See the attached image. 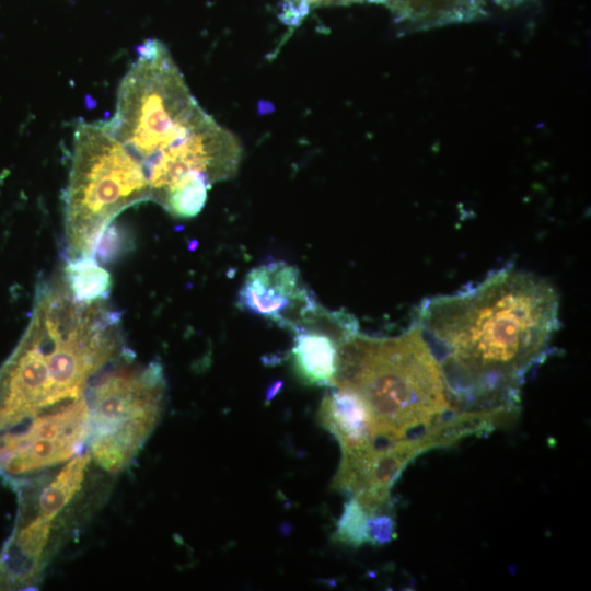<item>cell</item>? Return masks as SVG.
I'll list each match as a JSON object with an SVG mask.
<instances>
[{
    "label": "cell",
    "instance_id": "cell-9",
    "mask_svg": "<svg viewBox=\"0 0 591 591\" xmlns=\"http://www.w3.org/2000/svg\"><path fill=\"white\" fill-rule=\"evenodd\" d=\"M313 293L300 271L286 262H270L253 268L239 290L236 305L245 312L296 332L316 309Z\"/></svg>",
    "mask_w": 591,
    "mask_h": 591
},
{
    "label": "cell",
    "instance_id": "cell-1",
    "mask_svg": "<svg viewBox=\"0 0 591 591\" xmlns=\"http://www.w3.org/2000/svg\"><path fill=\"white\" fill-rule=\"evenodd\" d=\"M558 310L548 281L511 267L424 300L414 322L441 366L454 412L519 408L526 375L559 327Z\"/></svg>",
    "mask_w": 591,
    "mask_h": 591
},
{
    "label": "cell",
    "instance_id": "cell-12",
    "mask_svg": "<svg viewBox=\"0 0 591 591\" xmlns=\"http://www.w3.org/2000/svg\"><path fill=\"white\" fill-rule=\"evenodd\" d=\"M294 334L290 360L296 375L306 385L332 386L339 347L347 340L328 331L311 327Z\"/></svg>",
    "mask_w": 591,
    "mask_h": 591
},
{
    "label": "cell",
    "instance_id": "cell-17",
    "mask_svg": "<svg viewBox=\"0 0 591 591\" xmlns=\"http://www.w3.org/2000/svg\"><path fill=\"white\" fill-rule=\"evenodd\" d=\"M287 8V20L300 21L310 9L327 5H347L352 3H380L391 11L399 0H283Z\"/></svg>",
    "mask_w": 591,
    "mask_h": 591
},
{
    "label": "cell",
    "instance_id": "cell-13",
    "mask_svg": "<svg viewBox=\"0 0 591 591\" xmlns=\"http://www.w3.org/2000/svg\"><path fill=\"white\" fill-rule=\"evenodd\" d=\"M487 2L488 0H399L392 12L402 21H407L418 28H427L480 18L487 12Z\"/></svg>",
    "mask_w": 591,
    "mask_h": 591
},
{
    "label": "cell",
    "instance_id": "cell-2",
    "mask_svg": "<svg viewBox=\"0 0 591 591\" xmlns=\"http://www.w3.org/2000/svg\"><path fill=\"white\" fill-rule=\"evenodd\" d=\"M332 386L360 395L374 439L407 437L454 412L441 366L415 322L395 336L358 332L344 343Z\"/></svg>",
    "mask_w": 591,
    "mask_h": 591
},
{
    "label": "cell",
    "instance_id": "cell-18",
    "mask_svg": "<svg viewBox=\"0 0 591 591\" xmlns=\"http://www.w3.org/2000/svg\"><path fill=\"white\" fill-rule=\"evenodd\" d=\"M127 244V234L114 225H108L95 247L94 258L99 259V263H108L124 252Z\"/></svg>",
    "mask_w": 591,
    "mask_h": 591
},
{
    "label": "cell",
    "instance_id": "cell-14",
    "mask_svg": "<svg viewBox=\"0 0 591 591\" xmlns=\"http://www.w3.org/2000/svg\"><path fill=\"white\" fill-rule=\"evenodd\" d=\"M92 460L89 452L77 454L61 468L57 476L42 490L38 514L55 519L81 489L85 470Z\"/></svg>",
    "mask_w": 591,
    "mask_h": 591
},
{
    "label": "cell",
    "instance_id": "cell-15",
    "mask_svg": "<svg viewBox=\"0 0 591 591\" xmlns=\"http://www.w3.org/2000/svg\"><path fill=\"white\" fill-rule=\"evenodd\" d=\"M62 277L72 296L82 302L107 300L111 276L94 257L68 260Z\"/></svg>",
    "mask_w": 591,
    "mask_h": 591
},
{
    "label": "cell",
    "instance_id": "cell-20",
    "mask_svg": "<svg viewBox=\"0 0 591 591\" xmlns=\"http://www.w3.org/2000/svg\"><path fill=\"white\" fill-rule=\"evenodd\" d=\"M493 1H494V3H496L498 5L509 8L511 5H517L518 3H522L525 0H493Z\"/></svg>",
    "mask_w": 591,
    "mask_h": 591
},
{
    "label": "cell",
    "instance_id": "cell-5",
    "mask_svg": "<svg viewBox=\"0 0 591 591\" xmlns=\"http://www.w3.org/2000/svg\"><path fill=\"white\" fill-rule=\"evenodd\" d=\"M166 392L161 363L134 362L126 349L90 382L89 453L106 472L124 471L158 425Z\"/></svg>",
    "mask_w": 591,
    "mask_h": 591
},
{
    "label": "cell",
    "instance_id": "cell-8",
    "mask_svg": "<svg viewBox=\"0 0 591 591\" xmlns=\"http://www.w3.org/2000/svg\"><path fill=\"white\" fill-rule=\"evenodd\" d=\"M242 153L237 137L210 116L185 138L143 164L150 184V200L160 204L171 190L196 178L212 185L233 177Z\"/></svg>",
    "mask_w": 591,
    "mask_h": 591
},
{
    "label": "cell",
    "instance_id": "cell-10",
    "mask_svg": "<svg viewBox=\"0 0 591 591\" xmlns=\"http://www.w3.org/2000/svg\"><path fill=\"white\" fill-rule=\"evenodd\" d=\"M53 519L37 514L15 526L0 552V590L30 587L43 569Z\"/></svg>",
    "mask_w": 591,
    "mask_h": 591
},
{
    "label": "cell",
    "instance_id": "cell-3",
    "mask_svg": "<svg viewBox=\"0 0 591 591\" xmlns=\"http://www.w3.org/2000/svg\"><path fill=\"white\" fill-rule=\"evenodd\" d=\"M150 199L142 161L105 123H81L65 197L68 260L94 257L95 247L117 215Z\"/></svg>",
    "mask_w": 591,
    "mask_h": 591
},
{
    "label": "cell",
    "instance_id": "cell-7",
    "mask_svg": "<svg viewBox=\"0 0 591 591\" xmlns=\"http://www.w3.org/2000/svg\"><path fill=\"white\" fill-rule=\"evenodd\" d=\"M85 395L0 432V475L11 482L71 460L88 444Z\"/></svg>",
    "mask_w": 591,
    "mask_h": 591
},
{
    "label": "cell",
    "instance_id": "cell-19",
    "mask_svg": "<svg viewBox=\"0 0 591 591\" xmlns=\"http://www.w3.org/2000/svg\"><path fill=\"white\" fill-rule=\"evenodd\" d=\"M369 543L383 545L395 536V521L387 512L368 515Z\"/></svg>",
    "mask_w": 591,
    "mask_h": 591
},
{
    "label": "cell",
    "instance_id": "cell-6",
    "mask_svg": "<svg viewBox=\"0 0 591 591\" xmlns=\"http://www.w3.org/2000/svg\"><path fill=\"white\" fill-rule=\"evenodd\" d=\"M510 418L505 407L455 410L414 437L374 447L355 497L369 513L387 510L394 484L415 459L433 449L454 445L466 437L487 434Z\"/></svg>",
    "mask_w": 591,
    "mask_h": 591
},
{
    "label": "cell",
    "instance_id": "cell-16",
    "mask_svg": "<svg viewBox=\"0 0 591 591\" xmlns=\"http://www.w3.org/2000/svg\"><path fill=\"white\" fill-rule=\"evenodd\" d=\"M333 538L355 548L369 543L368 513L354 496L344 503Z\"/></svg>",
    "mask_w": 591,
    "mask_h": 591
},
{
    "label": "cell",
    "instance_id": "cell-11",
    "mask_svg": "<svg viewBox=\"0 0 591 591\" xmlns=\"http://www.w3.org/2000/svg\"><path fill=\"white\" fill-rule=\"evenodd\" d=\"M332 387L320 405L321 426L337 440L340 451L374 444L371 416L364 401L351 390Z\"/></svg>",
    "mask_w": 591,
    "mask_h": 591
},
{
    "label": "cell",
    "instance_id": "cell-4",
    "mask_svg": "<svg viewBox=\"0 0 591 591\" xmlns=\"http://www.w3.org/2000/svg\"><path fill=\"white\" fill-rule=\"evenodd\" d=\"M137 51L119 84L115 115L105 124L144 164L210 115L190 92L163 43L147 39Z\"/></svg>",
    "mask_w": 591,
    "mask_h": 591
}]
</instances>
